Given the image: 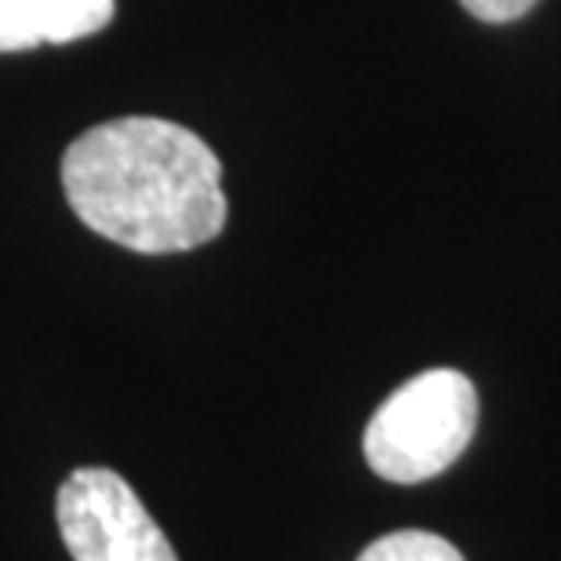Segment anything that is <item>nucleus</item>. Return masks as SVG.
Instances as JSON below:
<instances>
[{
  "instance_id": "obj_6",
  "label": "nucleus",
  "mask_w": 561,
  "mask_h": 561,
  "mask_svg": "<svg viewBox=\"0 0 561 561\" xmlns=\"http://www.w3.org/2000/svg\"><path fill=\"white\" fill-rule=\"evenodd\" d=\"M470 15L481 19V22H514V19H522L525 11H533L540 0H459Z\"/></svg>"
},
{
  "instance_id": "obj_1",
  "label": "nucleus",
  "mask_w": 561,
  "mask_h": 561,
  "mask_svg": "<svg viewBox=\"0 0 561 561\" xmlns=\"http://www.w3.org/2000/svg\"><path fill=\"white\" fill-rule=\"evenodd\" d=\"M62 190L88 230L142 255L201 249L227 227L219 157L164 117H117L77 136Z\"/></svg>"
},
{
  "instance_id": "obj_5",
  "label": "nucleus",
  "mask_w": 561,
  "mask_h": 561,
  "mask_svg": "<svg viewBox=\"0 0 561 561\" xmlns=\"http://www.w3.org/2000/svg\"><path fill=\"white\" fill-rule=\"evenodd\" d=\"M357 561H463L456 551V543H448L445 536L423 533V529H401L390 536H379L376 543H368Z\"/></svg>"
},
{
  "instance_id": "obj_3",
  "label": "nucleus",
  "mask_w": 561,
  "mask_h": 561,
  "mask_svg": "<svg viewBox=\"0 0 561 561\" xmlns=\"http://www.w3.org/2000/svg\"><path fill=\"white\" fill-rule=\"evenodd\" d=\"M55 522L73 561H179L161 525L117 470H73L55 492Z\"/></svg>"
},
{
  "instance_id": "obj_4",
  "label": "nucleus",
  "mask_w": 561,
  "mask_h": 561,
  "mask_svg": "<svg viewBox=\"0 0 561 561\" xmlns=\"http://www.w3.org/2000/svg\"><path fill=\"white\" fill-rule=\"evenodd\" d=\"M114 0H0V55L73 44L106 30Z\"/></svg>"
},
{
  "instance_id": "obj_2",
  "label": "nucleus",
  "mask_w": 561,
  "mask_h": 561,
  "mask_svg": "<svg viewBox=\"0 0 561 561\" xmlns=\"http://www.w3.org/2000/svg\"><path fill=\"white\" fill-rule=\"evenodd\" d=\"M478 431V390L456 368H431L401 383L365 426V459L379 478L416 485L467 453Z\"/></svg>"
}]
</instances>
